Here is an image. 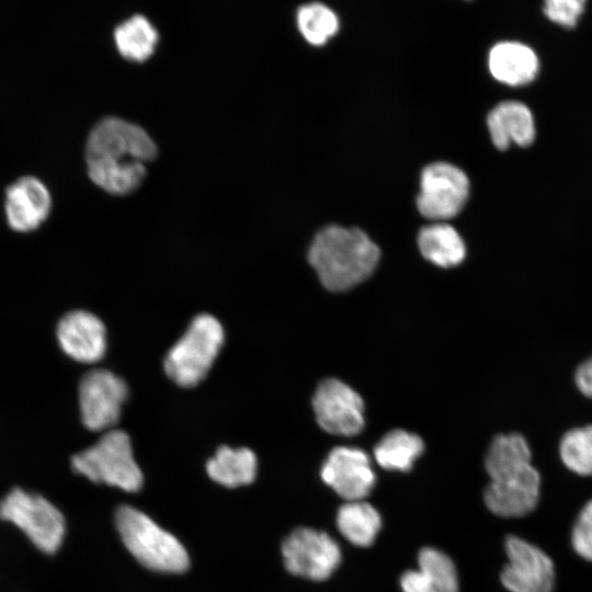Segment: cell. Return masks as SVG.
Segmentation results:
<instances>
[{"label":"cell","instance_id":"9","mask_svg":"<svg viewBox=\"0 0 592 592\" xmlns=\"http://www.w3.org/2000/svg\"><path fill=\"white\" fill-rule=\"evenodd\" d=\"M282 555L292 574L315 581L328 579L341 562L338 543L326 532L309 527L293 531L282 545Z\"/></svg>","mask_w":592,"mask_h":592},{"label":"cell","instance_id":"6","mask_svg":"<svg viewBox=\"0 0 592 592\" xmlns=\"http://www.w3.org/2000/svg\"><path fill=\"white\" fill-rule=\"evenodd\" d=\"M73 471L93 482H101L127 492L143 486V473L134 459L128 434L109 430L92 446L71 458Z\"/></svg>","mask_w":592,"mask_h":592},{"label":"cell","instance_id":"18","mask_svg":"<svg viewBox=\"0 0 592 592\" xmlns=\"http://www.w3.org/2000/svg\"><path fill=\"white\" fill-rule=\"evenodd\" d=\"M491 75L509 86H522L535 79L539 62L534 50L517 42H501L489 53Z\"/></svg>","mask_w":592,"mask_h":592},{"label":"cell","instance_id":"11","mask_svg":"<svg viewBox=\"0 0 592 592\" xmlns=\"http://www.w3.org/2000/svg\"><path fill=\"white\" fill-rule=\"evenodd\" d=\"M504 548L509 563L504 566L500 581L510 592H553L556 583L555 566L537 546L508 535Z\"/></svg>","mask_w":592,"mask_h":592},{"label":"cell","instance_id":"28","mask_svg":"<svg viewBox=\"0 0 592 592\" xmlns=\"http://www.w3.org/2000/svg\"><path fill=\"white\" fill-rule=\"evenodd\" d=\"M574 382L580 392L592 399V356L578 366Z\"/></svg>","mask_w":592,"mask_h":592},{"label":"cell","instance_id":"20","mask_svg":"<svg viewBox=\"0 0 592 592\" xmlns=\"http://www.w3.org/2000/svg\"><path fill=\"white\" fill-rule=\"evenodd\" d=\"M422 255L441 267L458 265L466 255V247L457 230L445 223L422 227L418 235Z\"/></svg>","mask_w":592,"mask_h":592},{"label":"cell","instance_id":"17","mask_svg":"<svg viewBox=\"0 0 592 592\" xmlns=\"http://www.w3.org/2000/svg\"><path fill=\"white\" fill-rule=\"evenodd\" d=\"M487 126L493 145L500 150H505L512 141L526 147L535 138L532 112L517 101L496 105L488 114Z\"/></svg>","mask_w":592,"mask_h":592},{"label":"cell","instance_id":"26","mask_svg":"<svg viewBox=\"0 0 592 592\" xmlns=\"http://www.w3.org/2000/svg\"><path fill=\"white\" fill-rule=\"evenodd\" d=\"M571 545L581 558L592 562V499L577 516L571 532Z\"/></svg>","mask_w":592,"mask_h":592},{"label":"cell","instance_id":"13","mask_svg":"<svg viewBox=\"0 0 592 592\" xmlns=\"http://www.w3.org/2000/svg\"><path fill=\"white\" fill-rule=\"evenodd\" d=\"M320 476L346 501L364 500L376 481L368 455L361 448L350 446L331 449L322 464Z\"/></svg>","mask_w":592,"mask_h":592},{"label":"cell","instance_id":"16","mask_svg":"<svg viewBox=\"0 0 592 592\" xmlns=\"http://www.w3.org/2000/svg\"><path fill=\"white\" fill-rule=\"evenodd\" d=\"M418 566V570H408L401 576L403 592H458L456 567L443 551L433 547L422 548Z\"/></svg>","mask_w":592,"mask_h":592},{"label":"cell","instance_id":"7","mask_svg":"<svg viewBox=\"0 0 592 592\" xmlns=\"http://www.w3.org/2000/svg\"><path fill=\"white\" fill-rule=\"evenodd\" d=\"M0 519L15 525L45 554L56 553L62 544L65 517L52 502L37 493L12 489L0 501Z\"/></svg>","mask_w":592,"mask_h":592},{"label":"cell","instance_id":"2","mask_svg":"<svg viewBox=\"0 0 592 592\" xmlns=\"http://www.w3.org/2000/svg\"><path fill=\"white\" fill-rule=\"evenodd\" d=\"M531 459L528 443L519 433L499 434L490 443L485 458L490 482L483 500L494 515L524 517L537 508L540 475Z\"/></svg>","mask_w":592,"mask_h":592},{"label":"cell","instance_id":"3","mask_svg":"<svg viewBox=\"0 0 592 592\" xmlns=\"http://www.w3.org/2000/svg\"><path fill=\"white\" fill-rule=\"evenodd\" d=\"M380 257L377 244L361 229L329 225L315 236L308 260L322 285L348 291L368 278Z\"/></svg>","mask_w":592,"mask_h":592},{"label":"cell","instance_id":"4","mask_svg":"<svg viewBox=\"0 0 592 592\" xmlns=\"http://www.w3.org/2000/svg\"><path fill=\"white\" fill-rule=\"evenodd\" d=\"M115 523L125 547L146 568L168 573L187 569L190 559L183 545L141 511L122 505Z\"/></svg>","mask_w":592,"mask_h":592},{"label":"cell","instance_id":"12","mask_svg":"<svg viewBox=\"0 0 592 592\" xmlns=\"http://www.w3.org/2000/svg\"><path fill=\"white\" fill-rule=\"evenodd\" d=\"M316 420L320 428L334 435L352 436L364 426V402L349 385L327 378L312 398Z\"/></svg>","mask_w":592,"mask_h":592},{"label":"cell","instance_id":"15","mask_svg":"<svg viewBox=\"0 0 592 592\" xmlns=\"http://www.w3.org/2000/svg\"><path fill=\"white\" fill-rule=\"evenodd\" d=\"M4 208L8 224L13 230L31 231L48 217L52 196L36 177H21L7 187Z\"/></svg>","mask_w":592,"mask_h":592},{"label":"cell","instance_id":"1","mask_svg":"<svg viewBox=\"0 0 592 592\" xmlns=\"http://www.w3.org/2000/svg\"><path fill=\"white\" fill-rule=\"evenodd\" d=\"M151 136L139 125L116 116L100 119L86 144L90 179L114 195L134 192L146 177V164L157 156Z\"/></svg>","mask_w":592,"mask_h":592},{"label":"cell","instance_id":"27","mask_svg":"<svg viewBox=\"0 0 592 592\" xmlns=\"http://www.w3.org/2000/svg\"><path fill=\"white\" fill-rule=\"evenodd\" d=\"M583 8V0H548L545 2L544 13L553 22L572 27L577 24Z\"/></svg>","mask_w":592,"mask_h":592},{"label":"cell","instance_id":"8","mask_svg":"<svg viewBox=\"0 0 592 592\" xmlns=\"http://www.w3.org/2000/svg\"><path fill=\"white\" fill-rule=\"evenodd\" d=\"M468 195L469 180L466 173L449 162L436 161L421 172L417 206L424 217L444 220L462 210Z\"/></svg>","mask_w":592,"mask_h":592},{"label":"cell","instance_id":"5","mask_svg":"<svg viewBox=\"0 0 592 592\" xmlns=\"http://www.w3.org/2000/svg\"><path fill=\"white\" fill-rule=\"evenodd\" d=\"M224 340L225 332L217 318L208 314L196 316L164 356L167 376L179 386H196L206 377Z\"/></svg>","mask_w":592,"mask_h":592},{"label":"cell","instance_id":"21","mask_svg":"<svg viewBox=\"0 0 592 592\" xmlns=\"http://www.w3.org/2000/svg\"><path fill=\"white\" fill-rule=\"evenodd\" d=\"M118 53L130 61H145L159 42V33L143 14H134L121 22L113 33Z\"/></svg>","mask_w":592,"mask_h":592},{"label":"cell","instance_id":"25","mask_svg":"<svg viewBox=\"0 0 592 592\" xmlns=\"http://www.w3.org/2000/svg\"><path fill=\"white\" fill-rule=\"evenodd\" d=\"M297 25L310 44L321 45L337 33L339 19L326 4L310 2L298 9Z\"/></svg>","mask_w":592,"mask_h":592},{"label":"cell","instance_id":"10","mask_svg":"<svg viewBox=\"0 0 592 592\" xmlns=\"http://www.w3.org/2000/svg\"><path fill=\"white\" fill-rule=\"evenodd\" d=\"M128 394L126 383L105 368L86 373L79 384V407L84 426L91 431L112 430Z\"/></svg>","mask_w":592,"mask_h":592},{"label":"cell","instance_id":"23","mask_svg":"<svg viewBox=\"0 0 592 592\" xmlns=\"http://www.w3.org/2000/svg\"><path fill=\"white\" fill-rule=\"evenodd\" d=\"M423 451L424 443L419 435L396 429L376 444L374 457L386 470L409 471Z\"/></svg>","mask_w":592,"mask_h":592},{"label":"cell","instance_id":"14","mask_svg":"<svg viewBox=\"0 0 592 592\" xmlns=\"http://www.w3.org/2000/svg\"><path fill=\"white\" fill-rule=\"evenodd\" d=\"M57 340L69 357L81 363L100 361L106 350L104 323L86 310L70 311L59 320Z\"/></svg>","mask_w":592,"mask_h":592},{"label":"cell","instance_id":"22","mask_svg":"<svg viewBox=\"0 0 592 592\" xmlns=\"http://www.w3.org/2000/svg\"><path fill=\"white\" fill-rule=\"evenodd\" d=\"M337 527L351 544L366 547L374 543L382 527V517L364 500L346 501L338 510Z\"/></svg>","mask_w":592,"mask_h":592},{"label":"cell","instance_id":"24","mask_svg":"<svg viewBox=\"0 0 592 592\" xmlns=\"http://www.w3.org/2000/svg\"><path fill=\"white\" fill-rule=\"evenodd\" d=\"M563 465L580 476H592V425L566 432L559 443Z\"/></svg>","mask_w":592,"mask_h":592},{"label":"cell","instance_id":"19","mask_svg":"<svg viewBox=\"0 0 592 592\" xmlns=\"http://www.w3.org/2000/svg\"><path fill=\"white\" fill-rule=\"evenodd\" d=\"M257 456L247 447L220 446L206 464L210 479L227 488L251 483L257 476Z\"/></svg>","mask_w":592,"mask_h":592}]
</instances>
